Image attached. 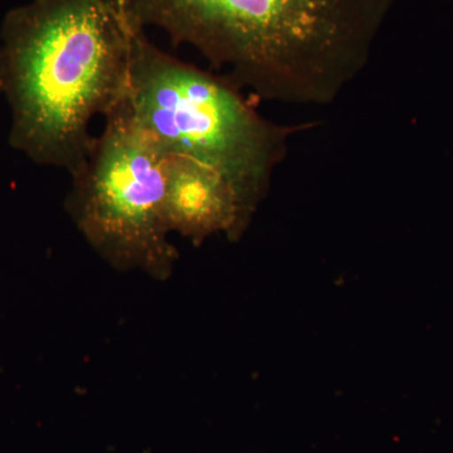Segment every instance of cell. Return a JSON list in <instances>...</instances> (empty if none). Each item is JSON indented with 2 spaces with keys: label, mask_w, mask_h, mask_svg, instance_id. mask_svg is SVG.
<instances>
[{
  "label": "cell",
  "mask_w": 453,
  "mask_h": 453,
  "mask_svg": "<svg viewBox=\"0 0 453 453\" xmlns=\"http://www.w3.org/2000/svg\"><path fill=\"white\" fill-rule=\"evenodd\" d=\"M124 100L164 153L225 173L252 219L285 157L290 131L265 119L222 74L155 46L144 28L134 40Z\"/></svg>",
  "instance_id": "obj_3"
},
{
  "label": "cell",
  "mask_w": 453,
  "mask_h": 453,
  "mask_svg": "<svg viewBox=\"0 0 453 453\" xmlns=\"http://www.w3.org/2000/svg\"><path fill=\"white\" fill-rule=\"evenodd\" d=\"M164 208L170 234L198 244L217 234L237 241L251 222L225 173L184 155L166 154Z\"/></svg>",
  "instance_id": "obj_5"
},
{
  "label": "cell",
  "mask_w": 453,
  "mask_h": 453,
  "mask_svg": "<svg viewBox=\"0 0 453 453\" xmlns=\"http://www.w3.org/2000/svg\"><path fill=\"white\" fill-rule=\"evenodd\" d=\"M142 28L127 0H32L9 12L0 44L12 148L73 174L92 122L127 95Z\"/></svg>",
  "instance_id": "obj_2"
},
{
  "label": "cell",
  "mask_w": 453,
  "mask_h": 453,
  "mask_svg": "<svg viewBox=\"0 0 453 453\" xmlns=\"http://www.w3.org/2000/svg\"><path fill=\"white\" fill-rule=\"evenodd\" d=\"M140 26L192 47L238 88L332 104L365 70L393 0H127Z\"/></svg>",
  "instance_id": "obj_1"
},
{
  "label": "cell",
  "mask_w": 453,
  "mask_h": 453,
  "mask_svg": "<svg viewBox=\"0 0 453 453\" xmlns=\"http://www.w3.org/2000/svg\"><path fill=\"white\" fill-rule=\"evenodd\" d=\"M3 89V55H2V44H0V92Z\"/></svg>",
  "instance_id": "obj_6"
},
{
  "label": "cell",
  "mask_w": 453,
  "mask_h": 453,
  "mask_svg": "<svg viewBox=\"0 0 453 453\" xmlns=\"http://www.w3.org/2000/svg\"><path fill=\"white\" fill-rule=\"evenodd\" d=\"M104 119L103 133L71 174L68 213L110 266L165 281L179 257L164 208L166 154L124 98Z\"/></svg>",
  "instance_id": "obj_4"
}]
</instances>
